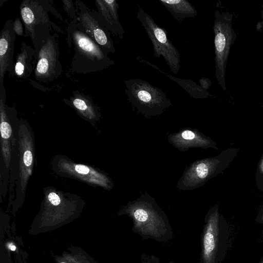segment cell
Listing matches in <instances>:
<instances>
[{"instance_id": "6da1fadb", "label": "cell", "mask_w": 263, "mask_h": 263, "mask_svg": "<svg viewBox=\"0 0 263 263\" xmlns=\"http://www.w3.org/2000/svg\"><path fill=\"white\" fill-rule=\"evenodd\" d=\"M119 215H126L133 222L132 231L144 239L165 242L174 232L166 214L151 197H140L129 202Z\"/></svg>"}, {"instance_id": "7a4b0ae2", "label": "cell", "mask_w": 263, "mask_h": 263, "mask_svg": "<svg viewBox=\"0 0 263 263\" xmlns=\"http://www.w3.org/2000/svg\"><path fill=\"white\" fill-rule=\"evenodd\" d=\"M125 93L131 104L146 117L162 114L172 105L171 99L160 88L139 78L124 81Z\"/></svg>"}, {"instance_id": "3957f363", "label": "cell", "mask_w": 263, "mask_h": 263, "mask_svg": "<svg viewBox=\"0 0 263 263\" xmlns=\"http://www.w3.org/2000/svg\"><path fill=\"white\" fill-rule=\"evenodd\" d=\"M232 15L216 10L213 25L214 33L215 76L223 90L227 89L225 74L230 48L235 42L236 34L232 28Z\"/></svg>"}, {"instance_id": "277c9868", "label": "cell", "mask_w": 263, "mask_h": 263, "mask_svg": "<svg viewBox=\"0 0 263 263\" xmlns=\"http://www.w3.org/2000/svg\"><path fill=\"white\" fill-rule=\"evenodd\" d=\"M137 17L152 42L154 56L157 58L162 57L171 71L178 74L180 68V55L168 39L166 30L159 26L140 6L137 12Z\"/></svg>"}, {"instance_id": "5b68a950", "label": "cell", "mask_w": 263, "mask_h": 263, "mask_svg": "<svg viewBox=\"0 0 263 263\" xmlns=\"http://www.w3.org/2000/svg\"><path fill=\"white\" fill-rule=\"evenodd\" d=\"M238 150L229 148L219 155L195 162L181 178L179 188L190 190L200 186L208 180L219 175L227 168L235 157Z\"/></svg>"}, {"instance_id": "8992f818", "label": "cell", "mask_w": 263, "mask_h": 263, "mask_svg": "<svg viewBox=\"0 0 263 263\" xmlns=\"http://www.w3.org/2000/svg\"><path fill=\"white\" fill-rule=\"evenodd\" d=\"M221 240L222 223L218 206L216 205L204 218L199 263H218L221 257Z\"/></svg>"}, {"instance_id": "52a82bcc", "label": "cell", "mask_w": 263, "mask_h": 263, "mask_svg": "<svg viewBox=\"0 0 263 263\" xmlns=\"http://www.w3.org/2000/svg\"><path fill=\"white\" fill-rule=\"evenodd\" d=\"M100 6L103 15L110 31L120 39H122L125 31L119 21L118 4L116 1L105 0L97 1Z\"/></svg>"}, {"instance_id": "ba28073f", "label": "cell", "mask_w": 263, "mask_h": 263, "mask_svg": "<svg viewBox=\"0 0 263 263\" xmlns=\"http://www.w3.org/2000/svg\"><path fill=\"white\" fill-rule=\"evenodd\" d=\"M159 2L178 21L186 18L195 17L197 15L196 8L186 0H159Z\"/></svg>"}, {"instance_id": "9c48e42d", "label": "cell", "mask_w": 263, "mask_h": 263, "mask_svg": "<svg viewBox=\"0 0 263 263\" xmlns=\"http://www.w3.org/2000/svg\"><path fill=\"white\" fill-rule=\"evenodd\" d=\"M137 59L140 61H141L145 64L146 63L147 65H150L151 67L158 70L159 71L163 73L170 79L175 82L184 90H185L192 98L195 99H204L211 96L207 90L203 89L199 85H198L195 82L189 79H182L173 77V76L162 71L159 67H157L156 65L152 64L148 61H145L144 60L140 58L139 57H138Z\"/></svg>"}, {"instance_id": "30bf717a", "label": "cell", "mask_w": 263, "mask_h": 263, "mask_svg": "<svg viewBox=\"0 0 263 263\" xmlns=\"http://www.w3.org/2000/svg\"><path fill=\"white\" fill-rule=\"evenodd\" d=\"M179 138L180 142L179 146L182 144L183 146L197 145L205 147L214 146L213 141L203 138L199 134H196L190 130H185L182 132L179 135Z\"/></svg>"}, {"instance_id": "8fae6325", "label": "cell", "mask_w": 263, "mask_h": 263, "mask_svg": "<svg viewBox=\"0 0 263 263\" xmlns=\"http://www.w3.org/2000/svg\"><path fill=\"white\" fill-rule=\"evenodd\" d=\"M76 39L79 47L85 52L96 56L100 60L105 59L104 54L99 48L88 37L81 34H77Z\"/></svg>"}, {"instance_id": "7c38bea8", "label": "cell", "mask_w": 263, "mask_h": 263, "mask_svg": "<svg viewBox=\"0 0 263 263\" xmlns=\"http://www.w3.org/2000/svg\"><path fill=\"white\" fill-rule=\"evenodd\" d=\"M10 38L7 36L6 33L2 34L0 40V62L1 76L3 77L5 70L6 62L7 61L10 49Z\"/></svg>"}, {"instance_id": "4fadbf2b", "label": "cell", "mask_w": 263, "mask_h": 263, "mask_svg": "<svg viewBox=\"0 0 263 263\" xmlns=\"http://www.w3.org/2000/svg\"><path fill=\"white\" fill-rule=\"evenodd\" d=\"M21 14L23 21L27 24H31L34 21V15L31 9L27 7H24L21 10Z\"/></svg>"}, {"instance_id": "5bb4252c", "label": "cell", "mask_w": 263, "mask_h": 263, "mask_svg": "<svg viewBox=\"0 0 263 263\" xmlns=\"http://www.w3.org/2000/svg\"><path fill=\"white\" fill-rule=\"evenodd\" d=\"M1 133L2 137L3 139H8L11 135V128L9 124L3 120L2 117H1Z\"/></svg>"}, {"instance_id": "9a60e30c", "label": "cell", "mask_w": 263, "mask_h": 263, "mask_svg": "<svg viewBox=\"0 0 263 263\" xmlns=\"http://www.w3.org/2000/svg\"><path fill=\"white\" fill-rule=\"evenodd\" d=\"M49 61L46 58H41L37 64L36 71L39 74H45L49 69Z\"/></svg>"}, {"instance_id": "2e32d148", "label": "cell", "mask_w": 263, "mask_h": 263, "mask_svg": "<svg viewBox=\"0 0 263 263\" xmlns=\"http://www.w3.org/2000/svg\"><path fill=\"white\" fill-rule=\"evenodd\" d=\"M137 263H160L159 257L155 255H147L142 253Z\"/></svg>"}, {"instance_id": "e0dca14e", "label": "cell", "mask_w": 263, "mask_h": 263, "mask_svg": "<svg viewBox=\"0 0 263 263\" xmlns=\"http://www.w3.org/2000/svg\"><path fill=\"white\" fill-rule=\"evenodd\" d=\"M73 168L76 173L85 176L90 175L91 172H94L87 166L82 164H74Z\"/></svg>"}, {"instance_id": "ac0fdd59", "label": "cell", "mask_w": 263, "mask_h": 263, "mask_svg": "<svg viewBox=\"0 0 263 263\" xmlns=\"http://www.w3.org/2000/svg\"><path fill=\"white\" fill-rule=\"evenodd\" d=\"M49 202L53 205L57 206L61 203V199L58 194L54 192H51L48 195Z\"/></svg>"}, {"instance_id": "d6986e66", "label": "cell", "mask_w": 263, "mask_h": 263, "mask_svg": "<svg viewBox=\"0 0 263 263\" xmlns=\"http://www.w3.org/2000/svg\"><path fill=\"white\" fill-rule=\"evenodd\" d=\"M32 154L30 150H27L24 154V162L26 166H30L32 163Z\"/></svg>"}, {"instance_id": "ffe728a7", "label": "cell", "mask_w": 263, "mask_h": 263, "mask_svg": "<svg viewBox=\"0 0 263 263\" xmlns=\"http://www.w3.org/2000/svg\"><path fill=\"white\" fill-rule=\"evenodd\" d=\"M74 106L80 110H85L87 108V106L85 102L80 99H76L73 101Z\"/></svg>"}, {"instance_id": "44dd1931", "label": "cell", "mask_w": 263, "mask_h": 263, "mask_svg": "<svg viewBox=\"0 0 263 263\" xmlns=\"http://www.w3.org/2000/svg\"><path fill=\"white\" fill-rule=\"evenodd\" d=\"M200 86L204 90H207L211 85V82L208 78H202L199 80Z\"/></svg>"}, {"instance_id": "7402d4cb", "label": "cell", "mask_w": 263, "mask_h": 263, "mask_svg": "<svg viewBox=\"0 0 263 263\" xmlns=\"http://www.w3.org/2000/svg\"><path fill=\"white\" fill-rule=\"evenodd\" d=\"M14 30L17 34L19 35L23 34L22 25L18 18L16 19L14 23Z\"/></svg>"}, {"instance_id": "603a6c76", "label": "cell", "mask_w": 263, "mask_h": 263, "mask_svg": "<svg viewBox=\"0 0 263 263\" xmlns=\"http://www.w3.org/2000/svg\"><path fill=\"white\" fill-rule=\"evenodd\" d=\"M21 62L18 61L15 67V72L18 76L22 75L24 73V66Z\"/></svg>"}, {"instance_id": "cb8c5ba5", "label": "cell", "mask_w": 263, "mask_h": 263, "mask_svg": "<svg viewBox=\"0 0 263 263\" xmlns=\"http://www.w3.org/2000/svg\"><path fill=\"white\" fill-rule=\"evenodd\" d=\"M258 168H259V173H260L261 174H263V157L260 160Z\"/></svg>"}, {"instance_id": "d4e9b609", "label": "cell", "mask_w": 263, "mask_h": 263, "mask_svg": "<svg viewBox=\"0 0 263 263\" xmlns=\"http://www.w3.org/2000/svg\"><path fill=\"white\" fill-rule=\"evenodd\" d=\"M10 250L12 251H14L16 249V247L14 246H10Z\"/></svg>"}, {"instance_id": "484cf974", "label": "cell", "mask_w": 263, "mask_h": 263, "mask_svg": "<svg viewBox=\"0 0 263 263\" xmlns=\"http://www.w3.org/2000/svg\"><path fill=\"white\" fill-rule=\"evenodd\" d=\"M262 9L261 11V14L262 18V26H263V6H262Z\"/></svg>"}, {"instance_id": "4316f807", "label": "cell", "mask_w": 263, "mask_h": 263, "mask_svg": "<svg viewBox=\"0 0 263 263\" xmlns=\"http://www.w3.org/2000/svg\"><path fill=\"white\" fill-rule=\"evenodd\" d=\"M168 263H176V262H174V261H173V260H171V261H170L168 262Z\"/></svg>"}, {"instance_id": "83f0119b", "label": "cell", "mask_w": 263, "mask_h": 263, "mask_svg": "<svg viewBox=\"0 0 263 263\" xmlns=\"http://www.w3.org/2000/svg\"><path fill=\"white\" fill-rule=\"evenodd\" d=\"M60 263H68V262H65V261H62Z\"/></svg>"}, {"instance_id": "f1b7e54d", "label": "cell", "mask_w": 263, "mask_h": 263, "mask_svg": "<svg viewBox=\"0 0 263 263\" xmlns=\"http://www.w3.org/2000/svg\"><path fill=\"white\" fill-rule=\"evenodd\" d=\"M261 219H262V220H263V215H262V216Z\"/></svg>"}]
</instances>
